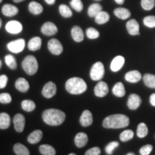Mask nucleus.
Segmentation results:
<instances>
[{"label": "nucleus", "instance_id": "8fccbe9b", "mask_svg": "<svg viewBox=\"0 0 155 155\" xmlns=\"http://www.w3.org/2000/svg\"><path fill=\"white\" fill-rule=\"evenodd\" d=\"M125 0H115V2L119 5H123L124 2Z\"/></svg>", "mask_w": 155, "mask_h": 155}, {"label": "nucleus", "instance_id": "dca6fc26", "mask_svg": "<svg viewBox=\"0 0 155 155\" xmlns=\"http://www.w3.org/2000/svg\"><path fill=\"white\" fill-rule=\"evenodd\" d=\"M80 123L84 127L91 125L93 124V115L91 112L88 110L83 111L80 118Z\"/></svg>", "mask_w": 155, "mask_h": 155}, {"label": "nucleus", "instance_id": "ddd939ff", "mask_svg": "<svg viewBox=\"0 0 155 155\" xmlns=\"http://www.w3.org/2000/svg\"><path fill=\"white\" fill-rule=\"evenodd\" d=\"M13 123L15 130L17 132L21 133L24 131L25 126V116L21 114H17L15 116L13 119Z\"/></svg>", "mask_w": 155, "mask_h": 155}, {"label": "nucleus", "instance_id": "6e6d98bb", "mask_svg": "<svg viewBox=\"0 0 155 155\" xmlns=\"http://www.w3.org/2000/svg\"><path fill=\"white\" fill-rule=\"evenodd\" d=\"M69 155H75V154H74V153H71V154H69Z\"/></svg>", "mask_w": 155, "mask_h": 155}, {"label": "nucleus", "instance_id": "9d476101", "mask_svg": "<svg viewBox=\"0 0 155 155\" xmlns=\"http://www.w3.org/2000/svg\"><path fill=\"white\" fill-rule=\"evenodd\" d=\"M41 32L46 36H53L58 32V28L54 23L47 22L42 26Z\"/></svg>", "mask_w": 155, "mask_h": 155}, {"label": "nucleus", "instance_id": "f257e3e1", "mask_svg": "<svg viewBox=\"0 0 155 155\" xmlns=\"http://www.w3.org/2000/svg\"><path fill=\"white\" fill-rule=\"evenodd\" d=\"M129 118L124 114L108 116L103 121V127L106 129H121L129 125Z\"/></svg>", "mask_w": 155, "mask_h": 155}, {"label": "nucleus", "instance_id": "6e6552de", "mask_svg": "<svg viewBox=\"0 0 155 155\" xmlns=\"http://www.w3.org/2000/svg\"><path fill=\"white\" fill-rule=\"evenodd\" d=\"M57 92V87L56 85L52 81L48 82L45 85L42 91V94L45 98H50L53 97Z\"/></svg>", "mask_w": 155, "mask_h": 155}, {"label": "nucleus", "instance_id": "c756f323", "mask_svg": "<svg viewBox=\"0 0 155 155\" xmlns=\"http://www.w3.org/2000/svg\"><path fill=\"white\" fill-rule=\"evenodd\" d=\"M101 11H102V6L98 3H94L88 7V15L91 17H95Z\"/></svg>", "mask_w": 155, "mask_h": 155}, {"label": "nucleus", "instance_id": "473e14b6", "mask_svg": "<svg viewBox=\"0 0 155 155\" xmlns=\"http://www.w3.org/2000/svg\"><path fill=\"white\" fill-rule=\"evenodd\" d=\"M148 127L144 123H140L137 127V134L139 138H144L148 134Z\"/></svg>", "mask_w": 155, "mask_h": 155}, {"label": "nucleus", "instance_id": "49530a36", "mask_svg": "<svg viewBox=\"0 0 155 155\" xmlns=\"http://www.w3.org/2000/svg\"><path fill=\"white\" fill-rule=\"evenodd\" d=\"M8 82V77L6 75H0V89L5 88Z\"/></svg>", "mask_w": 155, "mask_h": 155}, {"label": "nucleus", "instance_id": "1a4fd4ad", "mask_svg": "<svg viewBox=\"0 0 155 155\" xmlns=\"http://www.w3.org/2000/svg\"><path fill=\"white\" fill-rule=\"evenodd\" d=\"M5 29L10 34H19L22 31V25L17 20H12L7 23Z\"/></svg>", "mask_w": 155, "mask_h": 155}, {"label": "nucleus", "instance_id": "5fc2aeb1", "mask_svg": "<svg viewBox=\"0 0 155 155\" xmlns=\"http://www.w3.org/2000/svg\"><path fill=\"white\" fill-rule=\"evenodd\" d=\"M2 61H0V68H1V67H2Z\"/></svg>", "mask_w": 155, "mask_h": 155}, {"label": "nucleus", "instance_id": "7c9ffc66", "mask_svg": "<svg viewBox=\"0 0 155 155\" xmlns=\"http://www.w3.org/2000/svg\"><path fill=\"white\" fill-rule=\"evenodd\" d=\"M39 151L42 155H55L56 151L53 147L49 144H42L39 147Z\"/></svg>", "mask_w": 155, "mask_h": 155}, {"label": "nucleus", "instance_id": "393cba45", "mask_svg": "<svg viewBox=\"0 0 155 155\" xmlns=\"http://www.w3.org/2000/svg\"><path fill=\"white\" fill-rule=\"evenodd\" d=\"M114 13L118 18L121 19H127L131 16L130 11L128 9L124 8V7H119V8L115 9Z\"/></svg>", "mask_w": 155, "mask_h": 155}, {"label": "nucleus", "instance_id": "a878e982", "mask_svg": "<svg viewBox=\"0 0 155 155\" xmlns=\"http://www.w3.org/2000/svg\"><path fill=\"white\" fill-rule=\"evenodd\" d=\"M112 93L116 97H123L126 94V91L124 84L121 82L116 83L112 88Z\"/></svg>", "mask_w": 155, "mask_h": 155}, {"label": "nucleus", "instance_id": "bb28decb", "mask_svg": "<svg viewBox=\"0 0 155 155\" xmlns=\"http://www.w3.org/2000/svg\"><path fill=\"white\" fill-rule=\"evenodd\" d=\"M110 19V16L108 12L104 11H101L98 15L95 17V22L98 25H104L108 22Z\"/></svg>", "mask_w": 155, "mask_h": 155}, {"label": "nucleus", "instance_id": "ea45409f", "mask_svg": "<svg viewBox=\"0 0 155 155\" xmlns=\"http://www.w3.org/2000/svg\"><path fill=\"white\" fill-rule=\"evenodd\" d=\"M70 5L73 9L78 12L82 11L83 9V5L81 0H71Z\"/></svg>", "mask_w": 155, "mask_h": 155}, {"label": "nucleus", "instance_id": "2eb2a0df", "mask_svg": "<svg viewBox=\"0 0 155 155\" xmlns=\"http://www.w3.org/2000/svg\"><path fill=\"white\" fill-rule=\"evenodd\" d=\"M127 29L128 32L131 35H139V25L134 19H131L127 23Z\"/></svg>", "mask_w": 155, "mask_h": 155}, {"label": "nucleus", "instance_id": "9b49d317", "mask_svg": "<svg viewBox=\"0 0 155 155\" xmlns=\"http://www.w3.org/2000/svg\"><path fill=\"white\" fill-rule=\"evenodd\" d=\"M141 104V98L139 95L132 94L129 96L127 101L128 108L130 110H137Z\"/></svg>", "mask_w": 155, "mask_h": 155}, {"label": "nucleus", "instance_id": "4c0bfd02", "mask_svg": "<svg viewBox=\"0 0 155 155\" xmlns=\"http://www.w3.org/2000/svg\"><path fill=\"white\" fill-rule=\"evenodd\" d=\"M141 5L144 10H151L154 7L155 0H141Z\"/></svg>", "mask_w": 155, "mask_h": 155}, {"label": "nucleus", "instance_id": "58836bf2", "mask_svg": "<svg viewBox=\"0 0 155 155\" xmlns=\"http://www.w3.org/2000/svg\"><path fill=\"white\" fill-rule=\"evenodd\" d=\"M86 36L89 39H97L100 36V33L96 29L89 28L86 30Z\"/></svg>", "mask_w": 155, "mask_h": 155}, {"label": "nucleus", "instance_id": "412c9836", "mask_svg": "<svg viewBox=\"0 0 155 155\" xmlns=\"http://www.w3.org/2000/svg\"><path fill=\"white\" fill-rule=\"evenodd\" d=\"M42 135H43V133H42L41 130H40V129L35 130L32 133H30V135L28 136V142L32 144H35L40 142L42 138Z\"/></svg>", "mask_w": 155, "mask_h": 155}, {"label": "nucleus", "instance_id": "f704fd0d", "mask_svg": "<svg viewBox=\"0 0 155 155\" xmlns=\"http://www.w3.org/2000/svg\"><path fill=\"white\" fill-rule=\"evenodd\" d=\"M134 135V131L131 129H127V130H125L120 134L119 135V139L120 140L123 142H126V141H128L131 139H133Z\"/></svg>", "mask_w": 155, "mask_h": 155}, {"label": "nucleus", "instance_id": "4be33fe9", "mask_svg": "<svg viewBox=\"0 0 155 155\" xmlns=\"http://www.w3.org/2000/svg\"><path fill=\"white\" fill-rule=\"evenodd\" d=\"M15 87L19 91L25 93L30 88V84L26 79L23 78H19L15 82Z\"/></svg>", "mask_w": 155, "mask_h": 155}, {"label": "nucleus", "instance_id": "09e8293b", "mask_svg": "<svg viewBox=\"0 0 155 155\" xmlns=\"http://www.w3.org/2000/svg\"><path fill=\"white\" fill-rule=\"evenodd\" d=\"M45 2L48 4V5H53L54 3L55 2V1L56 0H45Z\"/></svg>", "mask_w": 155, "mask_h": 155}, {"label": "nucleus", "instance_id": "cd10ccee", "mask_svg": "<svg viewBox=\"0 0 155 155\" xmlns=\"http://www.w3.org/2000/svg\"><path fill=\"white\" fill-rule=\"evenodd\" d=\"M10 116L7 113H0V129H7L10 126Z\"/></svg>", "mask_w": 155, "mask_h": 155}, {"label": "nucleus", "instance_id": "39448f33", "mask_svg": "<svg viewBox=\"0 0 155 155\" xmlns=\"http://www.w3.org/2000/svg\"><path fill=\"white\" fill-rule=\"evenodd\" d=\"M105 73L104 65L101 62H96L92 65L90 71L91 78L93 81H100L104 78Z\"/></svg>", "mask_w": 155, "mask_h": 155}, {"label": "nucleus", "instance_id": "f03ea898", "mask_svg": "<svg viewBox=\"0 0 155 155\" xmlns=\"http://www.w3.org/2000/svg\"><path fill=\"white\" fill-rule=\"evenodd\" d=\"M65 119V114L63 111L55 108H49L42 113V120L50 126H59Z\"/></svg>", "mask_w": 155, "mask_h": 155}, {"label": "nucleus", "instance_id": "f3484780", "mask_svg": "<svg viewBox=\"0 0 155 155\" xmlns=\"http://www.w3.org/2000/svg\"><path fill=\"white\" fill-rule=\"evenodd\" d=\"M88 141V137L86 133L80 132L78 133L75 135L74 139V142L75 146L78 148H82V147H85L87 144Z\"/></svg>", "mask_w": 155, "mask_h": 155}, {"label": "nucleus", "instance_id": "c03bdc74", "mask_svg": "<svg viewBox=\"0 0 155 155\" xmlns=\"http://www.w3.org/2000/svg\"><path fill=\"white\" fill-rule=\"evenodd\" d=\"M153 150L152 145L151 144H147L142 147L139 150V153L141 155H149L151 154L152 151Z\"/></svg>", "mask_w": 155, "mask_h": 155}, {"label": "nucleus", "instance_id": "20e7f679", "mask_svg": "<svg viewBox=\"0 0 155 155\" xmlns=\"http://www.w3.org/2000/svg\"><path fill=\"white\" fill-rule=\"evenodd\" d=\"M22 66L25 72L29 75L35 74L38 70V63L33 55H28L23 60Z\"/></svg>", "mask_w": 155, "mask_h": 155}, {"label": "nucleus", "instance_id": "4468645a", "mask_svg": "<svg viewBox=\"0 0 155 155\" xmlns=\"http://www.w3.org/2000/svg\"><path fill=\"white\" fill-rule=\"evenodd\" d=\"M125 63V58L121 55H118L115 57L111 61L110 68L113 72H118L122 68Z\"/></svg>", "mask_w": 155, "mask_h": 155}, {"label": "nucleus", "instance_id": "f8f14e48", "mask_svg": "<svg viewBox=\"0 0 155 155\" xmlns=\"http://www.w3.org/2000/svg\"><path fill=\"white\" fill-rule=\"evenodd\" d=\"M108 93V86L107 83L104 81H100L97 83V85L94 88V94L97 97L106 96Z\"/></svg>", "mask_w": 155, "mask_h": 155}, {"label": "nucleus", "instance_id": "603ef678", "mask_svg": "<svg viewBox=\"0 0 155 155\" xmlns=\"http://www.w3.org/2000/svg\"><path fill=\"white\" fill-rule=\"evenodd\" d=\"M2 25V19H1V18H0V28H1Z\"/></svg>", "mask_w": 155, "mask_h": 155}, {"label": "nucleus", "instance_id": "13d9d810", "mask_svg": "<svg viewBox=\"0 0 155 155\" xmlns=\"http://www.w3.org/2000/svg\"><path fill=\"white\" fill-rule=\"evenodd\" d=\"M96 1H101V0H96Z\"/></svg>", "mask_w": 155, "mask_h": 155}, {"label": "nucleus", "instance_id": "de8ad7c7", "mask_svg": "<svg viewBox=\"0 0 155 155\" xmlns=\"http://www.w3.org/2000/svg\"><path fill=\"white\" fill-rule=\"evenodd\" d=\"M150 104L152 106H155V94H152L150 97Z\"/></svg>", "mask_w": 155, "mask_h": 155}, {"label": "nucleus", "instance_id": "a211bd4d", "mask_svg": "<svg viewBox=\"0 0 155 155\" xmlns=\"http://www.w3.org/2000/svg\"><path fill=\"white\" fill-rule=\"evenodd\" d=\"M3 15L7 17H14L18 14L19 9L15 5H10V4H6L2 7V9Z\"/></svg>", "mask_w": 155, "mask_h": 155}, {"label": "nucleus", "instance_id": "b1692460", "mask_svg": "<svg viewBox=\"0 0 155 155\" xmlns=\"http://www.w3.org/2000/svg\"><path fill=\"white\" fill-rule=\"evenodd\" d=\"M28 9L32 13V15H40L43 11V7L40 5V3L37 2L32 1L28 5Z\"/></svg>", "mask_w": 155, "mask_h": 155}, {"label": "nucleus", "instance_id": "e433bc0d", "mask_svg": "<svg viewBox=\"0 0 155 155\" xmlns=\"http://www.w3.org/2000/svg\"><path fill=\"white\" fill-rule=\"evenodd\" d=\"M5 59L6 64H7V65L9 68L12 70L17 69V65L16 58H15L14 56L12 55H7L5 56Z\"/></svg>", "mask_w": 155, "mask_h": 155}, {"label": "nucleus", "instance_id": "c85d7f7f", "mask_svg": "<svg viewBox=\"0 0 155 155\" xmlns=\"http://www.w3.org/2000/svg\"><path fill=\"white\" fill-rule=\"evenodd\" d=\"M13 150L17 155H29L30 154V151L27 148V147H25L24 144H21V143L15 144L13 147Z\"/></svg>", "mask_w": 155, "mask_h": 155}, {"label": "nucleus", "instance_id": "a18cd8bd", "mask_svg": "<svg viewBox=\"0 0 155 155\" xmlns=\"http://www.w3.org/2000/svg\"><path fill=\"white\" fill-rule=\"evenodd\" d=\"M101 154V150L98 147H95L93 148L89 149L88 150H87L85 154L86 155H99Z\"/></svg>", "mask_w": 155, "mask_h": 155}, {"label": "nucleus", "instance_id": "c9c22d12", "mask_svg": "<svg viewBox=\"0 0 155 155\" xmlns=\"http://www.w3.org/2000/svg\"><path fill=\"white\" fill-rule=\"evenodd\" d=\"M59 12L61 16H63L65 18H69L71 17L73 15V12L69 7H68L65 5H61L59 6Z\"/></svg>", "mask_w": 155, "mask_h": 155}, {"label": "nucleus", "instance_id": "a19ab883", "mask_svg": "<svg viewBox=\"0 0 155 155\" xmlns=\"http://www.w3.org/2000/svg\"><path fill=\"white\" fill-rule=\"evenodd\" d=\"M145 26L150 28H155V16H147L143 19Z\"/></svg>", "mask_w": 155, "mask_h": 155}, {"label": "nucleus", "instance_id": "4d7b16f0", "mask_svg": "<svg viewBox=\"0 0 155 155\" xmlns=\"http://www.w3.org/2000/svg\"><path fill=\"white\" fill-rule=\"evenodd\" d=\"M2 2V0H0V3H1Z\"/></svg>", "mask_w": 155, "mask_h": 155}, {"label": "nucleus", "instance_id": "6ab92c4d", "mask_svg": "<svg viewBox=\"0 0 155 155\" xmlns=\"http://www.w3.org/2000/svg\"><path fill=\"white\" fill-rule=\"evenodd\" d=\"M141 74L138 71H131L126 73L125 80L129 83H135L139 82L141 80Z\"/></svg>", "mask_w": 155, "mask_h": 155}, {"label": "nucleus", "instance_id": "3c124183", "mask_svg": "<svg viewBox=\"0 0 155 155\" xmlns=\"http://www.w3.org/2000/svg\"><path fill=\"white\" fill-rule=\"evenodd\" d=\"M13 1H14L15 3H19L21 2H23L24 0H13Z\"/></svg>", "mask_w": 155, "mask_h": 155}, {"label": "nucleus", "instance_id": "7ed1b4c3", "mask_svg": "<svg viewBox=\"0 0 155 155\" xmlns=\"http://www.w3.org/2000/svg\"><path fill=\"white\" fill-rule=\"evenodd\" d=\"M65 89L69 94L79 95L86 91L87 84L85 81L81 78L73 77L66 81Z\"/></svg>", "mask_w": 155, "mask_h": 155}, {"label": "nucleus", "instance_id": "423d86ee", "mask_svg": "<svg viewBox=\"0 0 155 155\" xmlns=\"http://www.w3.org/2000/svg\"><path fill=\"white\" fill-rule=\"evenodd\" d=\"M25 48V40L24 39H18L9 42L7 44V48L9 51L13 53H19L23 51Z\"/></svg>", "mask_w": 155, "mask_h": 155}, {"label": "nucleus", "instance_id": "72a5a7b5", "mask_svg": "<svg viewBox=\"0 0 155 155\" xmlns=\"http://www.w3.org/2000/svg\"><path fill=\"white\" fill-rule=\"evenodd\" d=\"M21 106H22V109L27 112H31L34 111L36 107L35 104V102L32 100L22 101V104H21Z\"/></svg>", "mask_w": 155, "mask_h": 155}, {"label": "nucleus", "instance_id": "79ce46f5", "mask_svg": "<svg viewBox=\"0 0 155 155\" xmlns=\"http://www.w3.org/2000/svg\"><path fill=\"white\" fill-rule=\"evenodd\" d=\"M119 146V143L118 142V141H111V142H110L109 144H107V146L106 147V152L107 154H109L111 155L113 154V152L115 150L116 148H117Z\"/></svg>", "mask_w": 155, "mask_h": 155}, {"label": "nucleus", "instance_id": "864d4df0", "mask_svg": "<svg viewBox=\"0 0 155 155\" xmlns=\"http://www.w3.org/2000/svg\"><path fill=\"white\" fill-rule=\"evenodd\" d=\"M127 155H134V153H128Z\"/></svg>", "mask_w": 155, "mask_h": 155}, {"label": "nucleus", "instance_id": "5701e85b", "mask_svg": "<svg viewBox=\"0 0 155 155\" xmlns=\"http://www.w3.org/2000/svg\"><path fill=\"white\" fill-rule=\"evenodd\" d=\"M42 46V40L39 37H34L28 42V48L31 51H36L40 49Z\"/></svg>", "mask_w": 155, "mask_h": 155}, {"label": "nucleus", "instance_id": "0eeeda50", "mask_svg": "<svg viewBox=\"0 0 155 155\" xmlns=\"http://www.w3.org/2000/svg\"><path fill=\"white\" fill-rule=\"evenodd\" d=\"M48 48L50 53L55 55H61L63 51V47L61 42L55 38L49 40L48 43Z\"/></svg>", "mask_w": 155, "mask_h": 155}, {"label": "nucleus", "instance_id": "aec40b11", "mask_svg": "<svg viewBox=\"0 0 155 155\" xmlns=\"http://www.w3.org/2000/svg\"><path fill=\"white\" fill-rule=\"evenodd\" d=\"M71 35H72L74 41L77 42H82L84 39V34H83L82 29L77 25H75L71 29Z\"/></svg>", "mask_w": 155, "mask_h": 155}, {"label": "nucleus", "instance_id": "2f4dec72", "mask_svg": "<svg viewBox=\"0 0 155 155\" xmlns=\"http://www.w3.org/2000/svg\"><path fill=\"white\" fill-rule=\"evenodd\" d=\"M143 81L148 88H155V75L147 73L143 76Z\"/></svg>", "mask_w": 155, "mask_h": 155}, {"label": "nucleus", "instance_id": "37998d69", "mask_svg": "<svg viewBox=\"0 0 155 155\" xmlns=\"http://www.w3.org/2000/svg\"><path fill=\"white\" fill-rule=\"evenodd\" d=\"M12 102L11 95L7 93L0 94V103L4 104H7Z\"/></svg>", "mask_w": 155, "mask_h": 155}]
</instances>
